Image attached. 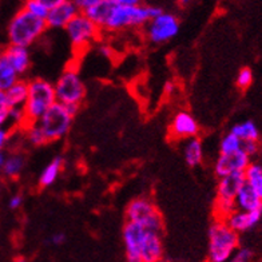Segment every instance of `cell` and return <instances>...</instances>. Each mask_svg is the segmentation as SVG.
I'll return each instance as SVG.
<instances>
[{"label":"cell","mask_w":262,"mask_h":262,"mask_svg":"<svg viewBox=\"0 0 262 262\" xmlns=\"http://www.w3.org/2000/svg\"><path fill=\"white\" fill-rule=\"evenodd\" d=\"M64 241H66V235H64V233H62V231L54 233V234H52L49 239L50 244L54 246L62 245V244H64Z\"/></svg>","instance_id":"obj_34"},{"label":"cell","mask_w":262,"mask_h":262,"mask_svg":"<svg viewBox=\"0 0 262 262\" xmlns=\"http://www.w3.org/2000/svg\"><path fill=\"white\" fill-rule=\"evenodd\" d=\"M64 30L67 32V36H69L71 45L76 50L90 47L94 41L98 40L100 31H102L97 25H94L93 21L82 12L76 15L73 20L66 26Z\"/></svg>","instance_id":"obj_8"},{"label":"cell","mask_w":262,"mask_h":262,"mask_svg":"<svg viewBox=\"0 0 262 262\" xmlns=\"http://www.w3.org/2000/svg\"><path fill=\"white\" fill-rule=\"evenodd\" d=\"M98 51H99L100 55L104 56V58H110V55H111V47H110V46L100 45L99 49H98Z\"/></svg>","instance_id":"obj_35"},{"label":"cell","mask_w":262,"mask_h":262,"mask_svg":"<svg viewBox=\"0 0 262 262\" xmlns=\"http://www.w3.org/2000/svg\"><path fill=\"white\" fill-rule=\"evenodd\" d=\"M162 7L151 4H141L137 0H113L102 30L118 32L126 28L145 27L148 21L163 12Z\"/></svg>","instance_id":"obj_1"},{"label":"cell","mask_w":262,"mask_h":262,"mask_svg":"<svg viewBox=\"0 0 262 262\" xmlns=\"http://www.w3.org/2000/svg\"><path fill=\"white\" fill-rule=\"evenodd\" d=\"M245 183L262 200V166L258 163H250L244 172Z\"/></svg>","instance_id":"obj_21"},{"label":"cell","mask_w":262,"mask_h":262,"mask_svg":"<svg viewBox=\"0 0 262 262\" xmlns=\"http://www.w3.org/2000/svg\"><path fill=\"white\" fill-rule=\"evenodd\" d=\"M180 32V19L176 14L163 11L162 14L151 19L145 26V34L154 45H162L171 40Z\"/></svg>","instance_id":"obj_9"},{"label":"cell","mask_w":262,"mask_h":262,"mask_svg":"<svg viewBox=\"0 0 262 262\" xmlns=\"http://www.w3.org/2000/svg\"><path fill=\"white\" fill-rule=\"evenodd\" d=\"M25 130L26 138H27L28 143H31L32 146H43L46 143H49L45 134H43V131H41V128L39 127V124L36 122L26 124Z\"/></svg>","instance_id":"obj_25"},{"label":"cell","mask_w":262,"mask_h":262,"mask_svg":"<svg viewBox=\"0 0 262 262\" xmlns=\"http://www.w3.org/2000/svg\"><path fill=\"white\" fill-rule=\"evenodd\" d=\"M3 52L17 75L21 76L28 73V70L31 67L30 50L26 47H19V46H8L7 49L3 50Z\"/></svg>","instance_id":"obj_15"},{"label":"cell","mask_w":262,"mask_h":262,"mask_svg":"<svg viewBox=\"0 0 262 262\" xmlns=\"http://www.w3.org/2000/svg\"><path fill=\"white\" fill-rule=\"evenodd\" d=\"M4 158H6V156H4L3 152H0V169H2V166H3Z\"/></svg>","instance_id":"obj_37"},{"label":"cell","mask_w":262,"mask_h":262,"mask_svg":"<svg viewBox=\"0 0 262 262\" xmlns=\"http://www.w3.org/2000/svg\"><path fill=\"white\" fill-rule=\"evenodd\" d=\"M78 14L79 10L76 7L75 2L58 0L55 6L50 10L49 16L46 19V25L51 28H66V26Z\"/></svg>","instance_id":"obj_12"},{"label":"cell","mask_w":262,"mask_h":262,"mask_svg":"<svg viewBox=\"0 0 262 262\" xmlns=\"http://www.w3.org/2000/svg\"><path fill=\"white\" fill-rule=\"evenodd\" d=\"M20 76L17 75L14 67L8 62L7 56L3 51H0V91L6 93L11 86H14Z\"/></svg>","instance_id":"obj_18"},{"label":"cell","mask_w":262,"mask_h":262,"mask_svg":"<svg viewBox=\"0 0 262 262\" xmlns=\"http://www.w3.org/2000/svg\"><path fill=\"white\" fill-rule=\"evenodd\" d=\"M239 246V237L225 221L215 220L209 229L207 262H228Z\"/></svg>","instance_id":"obj_3"},{"label":"cell","mask_w":262,"mask_h":262,"mask_svg":"<svg viewBox=\"0 0 262 262\" xmlns=\"http://www.w3.org/2000/svg\"><path fill=\"white\" fill-rule=\"evenodd\" d=\"M174 83H171V82H167L165 84V91L167 94H170V93H172V91H174Z\"/></svg>","instance_id":"obj_36"},{"label":"cell","mask_w":262,"mask_h":262,"mask_svg":"<svg viewBox=\"0 0 262 262\" xmlns=\"http://www.w3.org/2000/svg\"><path fill=\"white\" fill-rule=\"evenodd\" d=\"M241 150L244 152H245V154L248 157L254 156V154H257V151H258V142H257V141H245V142H242Z\"/></svg>","instance_id":"obj_31"},{"label":"cell","mask_w":262,"mask_h":262,"mask_svg":"<svg viewBox=\"0 0 262 262\" xmlns=\"http://www.w3.org/2000/svg\"><path fill=\"white\" fill-rule=\"evenodd\" d=\"M46 30H47L46 20L35 17L25 8H21L14 15L8 25L7 35L10 46H19L28 49L45 34Z\"/></svg>","instance_id":"obj_2"},{"label":"cell","mask_w":262,"mask_h":262,"mask_svg":"<svg viewBox=\"0 0 262 262\" xmlns=\"http://www.w3.org/2000/svg\"><path fill=\"white\" fill-rule=\"evenodd\" d=\"M170 133L176 139L195 138L200 133V124L189 111H180L174 115L170 123Z\"/></svg>","instance_id":"obj_11"},{"label":"cell","mask_w":262,"mask_h":262,"mask_svg":"<svg viewBox=\"0 0 262 262\" xmlns=\"http://www.w3.org/2000/svg\"><path fill=\"white\" fill-rule=\"evenodd\" d=\"M8 141H10V130L7 127H0V152H3Z\"/></svg>","instance_id":"obj_32"},{"label":"cell","mask_w":262,"mask_h":262,"mask_svg":"<svg viewBox=\"0 0 262 262\" xmlns=\"http://www.w3.org/2000/svg\"><path fill=\"white\" fill-rule=\"evenodd\" d=\"M253 82V73L249 67H244L239 70L237 75V86L239 89H248Z\"/></svg>","instance_id":"obj_29"},{"label":"cell","mask_w":262,"mask_h":262,"mask_svg":"<svg viewBox=\"0 0 262 262\" xmlns=\"http://www.w3.org/2000/svg\"><path fill=\"white\" fill-rule=\"evenodd\" d=\"M58 0H28L25 3V10L34 15L35 17L46 20L49 16V12L54 6L56 4Z\"/></svg>","instance_id":"obj_22"},{"label":"cell","mask_w":262,"mask_h":262,"mask_svg":"<svg viewBox=\"0 0 262 262\" xmlns=\"http://www.w3.org/2000/svg\"><path fill=\"white\" fill-rule=\"evenodd\" d=\"M183 158L186 163L191 167L201 165L202 159H204V146L202 142L198 137L191 139H187L183 146Z\"/></svg>","instance_id":"obj_17"},{"label":"cell","mask_w":262,"mask_h":262,"mask_svg":"<svg viewBox=\"0 0 262 262\" xmlns=\"http://www.w3.org/2000/svg\"><path fill=\"white\" fill-rule=\"evenodd\" d=\"M74 117L75 114L70 108L63 104L55 103L46 111L45 115L36 123L43 131L47 142H54L64 138L69 134L70 128L73 126Z\"/></svg>","instance_id":"obj_7"},{"label":"cell","mask_w":262,"mask_h":262,"mask_svg":"<svg viewBox=\"0 0 262 262\" xmlns=\"http://www.w3.org/2000/svg\"><path fill=\"white\" fill-rule=\"evenodd\" d=\"M127 222L142 226L146 230L163 233V217L157 205L147 196H138L127 205L126 209Z\"/></svg>","instance_id":"obj_6"},{"label":"cell","mask_w":262,"mask_h":262,"mask_svg":"<svg viewBox=\"0 0 262 262\" xmlns=\"http://www.w3.org/2000/svg\"><path fill=\"white\" fill-rule=\"evenodd\" d=\"M241 139L237 138L234 134L228 133L220 143V151H221V154H234L237 151H241Z\"/></svg>","instance_id":"obj_26"},{"label":"cell","mask_w":262,"mask_h":262,"mask_svg":"<svg viewBox=\"0 0 262 262\" xmlns=\"http://www.w3.org/2000/svg\"><path fill=\"white\" fill-rule=\"evenodd\" d=\"M231 134H234L237 138L241 139L242 142L245 141H257L258 142L259 138V131L257 128V126L254 124V122L246 121L242 122V123H238L233 126V128L230 130Z\"/></svg>","instance_id":"obj_24"},{"label":"cell","mask_w":262,"mask_h":262,"mask_svg":"<svg viewBox=\"0 0 262 262\" xmlns=\"http://www.w3.org/2000/svg\"><path fill=\"white\" fill-rule=\"evenodd\" d=\"M21 205H23V196H21L20 194H15V195L11 196L10 201H8V207H10V209H12V210H16V209H19Z\"/></svg>","instance_id":"obj_33"},{"label":"cell","mask_w":262,"mask_h":262,"mask_svg":"<svg viewBox=\"0 0 262 262\" xmlns=\"http://www.w3.org/2000/svg\"><path fill=\"white\" fill-rule=\"evenodd\" d=\"M245 185V177L244 172L231 174V176L220 178L217 186V198L215 200L230 201L234 202V198L242 186Z\"/></svg>","instance_id":"obj_13"},{"label":"cell","mask_w":262,"mask_h":262,"mask_svg":"<svg viewBox=\"0 0 262 262\" xmlns=\"http://www.w3.org/2000/svg\"><path fill=\"white\" fill-rule=\"evenodd\" d=\"M25 158L20 154H11V156L4 158L3 166H2V172L7 178H16L21 174L25 169Z\"/></svg>","instance_id":"obj_23"},{"label":"cell","mask_w":262,"mask_h":262,"mask_svg":"<svg viewBox=\"0 0 262 262\" xmlns=\"http://www.w3.org/2000/svg\"><path fill=\"white\" fill-rule=\"evenodd\" d=\"M56 103L54 83L43 78L28 80V97L25 104L27 123L38 122L50 107Z\"/></svg>","instance_id":"obj_5"},{"label":"cell","mask_w":262,"mask_h":262,"mask_svg":"<svg viewBox=\"0 0 262 262\" xmlns=\"http://www.w3.org/2000/svg\"><path fill=\"white\" fill-rule=\"evenodd\" d=\"M252 250H249V249L246 248H242L238 249L237 252L233 254V257H231L228 262H250L252 261Z\"/></svg>","instance_id":"obj_30"},{"label":"cell","mask_w":262,"mask_h":262,"mask_svg":"<svg viewBox=\"0 0 262 262\" xmlns=\"http://www.w3.org/2000/svg\"><path fill=\"white\" fill-rule=\"evenodd\" d=\"M234 204L235 209L239 211H254L262 209V200L246 183L235 195Z\"/></svg>","instance_id":"obj_16"},{"label":"cell","mask_w":262,"mask_h":262,"mask_svg":"<svg viewBox=\"0 0 262 262\" xmlns=\"http://www.w3.org/2000/svg\"><path fill=\"white\" fill-rule=\"evenodd\" d=\"M261 218L262 209H258V210L254 211L235 210L225 222L229 225V228L233 229L237 234H239L242 231H246L249 230V229L254 228L255 225L258 224Z\"/></svg>","instance_id":"obj_14"},{"label":"cell","mask_w":262,"mask_h":262,"mask_svg":"<svg viewBox=\"0 0 262 262\" xmlns=\"http://www.w3.org/2000/svg\"><path fill=\"white\" fill-rule=\"evenodd\" d=\"M56 103L63 104L76 114L86 98V86L80 78L78 70L69 67L66 69L56 82L54 83Z\"/></svg>","instance_id":"obj_4"},{"label":"cell","mask_w":262,"mask_h":262,"mask_svg":"<svg viewBox=\"0 0 262 262\" xmlns=\"http://www.w3.org/2000/svg\"><path fill=\"white\" fill-rule=\"evenodd\" d=\"M16 262H27V261H26V259L25 258H19V259H17V261Z\"/></svg>","instance_id":"obj_38"},{"label":"cell","mask_w":262,"mask_h":262,"mask_svg":"<svg viewBox=\"0 0 262 262\" xmlns=\"http://www.w3.org/2000/svg\"><path fill=\"white\" fill-rule=\"evenodd\" d=\"M8 124L12 126H23L27 124V117H26L25 107H11L10 117H8Z\"/></svg>","instance_id":"obj_27"},{"label":"cell","mask_w":262,"mask_h":262,"mask_svg":"<svg viewBox=\"0 0 262 262\" xmlns=\"http://www.w3.org/2000/svg\"><path fill=\"white\" fill-rule=\"evenodd\" d=\"M62 167L63 159L60 158V157H56V158L52 159L51 162L47 163V166L41 170L40 176H39V183H40V186H51L52 183L58 180L59 174L62 171Z\"/></svg>","instance_id":"obj_20"},{"label":"cell","mask_w":262,"mask_h":262,"mask_svg":"<svg viewBox=\"0 0 262 262\" xmlns=\"http://www.w3.org/2000/svg\"><path fill=\"white\" fill-rule=\"evenodd\" d=\"M250 163V157L246 156L242 150L234 154H220L214 165V171L218 178H224L231 174L245 172Z\"/></svg>","instance_id":"obj_10"},{"label":"cell","mask_w":262,"mask_h":262,"mask_svg":"<svg viewBox=\"0 0 262 262\" xmlns=\"http://www.w3.org/2000/svg\"><path fill=\"white\" fill-rule=\"evenodd\" d=\"M8 103L11 107H25L28 97V82L25 79H19L14 86H11L6 91Z\"/></svg>","instance_id":"obj_19"},{"label":"cell","mask_w":262,"mask_h":262,"mask_svg":"<svg viewBox=\"0 0 262 262\" xmlns=\"http://www.w3.org/2000/svg\"><path fill=\"white\" fill-rule=\"evenodd\" d=\"M11 106L8 103L6 93L0 91V127H7Z\"/></svg>","instance_id":"obj_28"}]
</instances>
